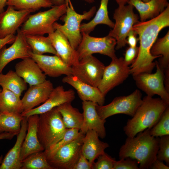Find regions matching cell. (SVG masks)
<instances>
[{
    "mask_svg": "<svg viewBox=\"0 0 169 169\" xmlns=\"http://www.w3.org/2000/svg\"><path fill=\"white\" fill-rule=\"evenodd\" d=\"M169 26V5L156 17L144 21H138L132 29L139 36L140 41L138 55L130 67V74L151 73L156 66L154 60L158 58L150 53L151 49L160 32Z\"/></svg>",
    "mask_w": 169,
    "mask_h": 169,
    "instance_id": "cell-1",
    "label": "cell"
},
{
    "mask_svg": "<svg viewBox=\"0 0 169 169\" xmlns=\"http://www.w3.org/2000/svg\"><path fill=\"white\" fill-rule=\"evenodd\" d=\"M150 130L139 132L133 137H127L120 148L119 159L129 157L137 161L139 169H150L156 159L159 137L151 136Z\"/></svg>",
    "mask_w": 169,
    "mask_h": 169,
    "instance_id": "cell-2",
    "label": "cell"
},
{
    "mask_svg": "<svg viewBox=\"0 0 169 169\" xmlns=\"http://www.w3.org/2000/svg\"><path fill=\"white\" fill-rule=\"evenodd\" d=\"M169 105L161 98H153L147 95L144 97L134 115L127 120L123 128L127 137H133L139 132L151 129Z\"/></svg>",
    "mask_w": 169,
    "mask_h": 169,
    "instance_id": "cell-3",
    "label": "cell"
},
{
    "mask_svg": "<svg viewBox=\"0 0 169 169\" xmlns=\"http://www.w3.org/2000/svg\"><path fill=\"white\" fill-rule=\"evenodd\" d=\"M39 116L38 138L44 150H48L62 138L67 128L57 107Z\"/></svg>",
    "mask_w": 169,
    "mask_h": 169,
    "instance_id": "cell-4",
    "label": "cell"
},
{
    "mask_svg": "<svg viewBox=\"0 0 169 169\" xmlns=\"http://www.w3.org/2000/svg\"><path fill=\"white\" fill-rule=\"evenodd\" d=\"M66 12L60 19L64 23L62 25L55 22L53 24L55 30H58L67 38L72 47L76 50L82 39L80 30L81 22L89 20L93 17L96 11L95 6L92 7L89 11H84L82 14L77 13L71 0H65Z\"/></svg>",
    "mask_w": 169,
    "mask_h": 169,
    "instance_id": "cell-5",
    "label": "cell"
},
{
    "mask_svg": "<svg viewBox=\"0 0 169 169\" xmlns=\"http://www.w3.org/2000/svg\"><path fill=\"white\" fill-rule=\"evenodd\" d=\"M65 4L53 6L47 10L30 14L19 30L24 35H44L50 34L55 30L54 23L66 12Z\"/></svg>",
    "mask_w": 169,
    "mask_h": 169,
    "instance_id": "cell-6",
    "label": "cell"
},
{
    "mask_svg": "<svg viewBox=\"0 0 169 169\" xmlns=\"http://www.w3.org/2000/svg\"><path fill=\"white\" fill-rule=\"evenodd\" d=\"M134 8L132 5L128 4L119 6L114 11L113 18L115 23L108 35L116 40L115 49L118 50L125 46L129 33L133 26L139 21V17L135 13Z\"/></svg>",
    "mask_w": 169,
    "mask_h": 169,
    "instance_id": "cell-7",
    "label": "cell"
},
{
    "mask_svg": "<svg viewBox=\"0 0 169 169\" xmlns=\"http://www.w3.org/2000/svg\"><path fill=\"white\" fill-rule=\"evenodd\" d=\"M142 101V94L137 89L127 96L115 98L107 105L100 106L97 104L96 109L98 115L103 120L119 114L133 117Z\"/></svg>",
    "mask_w": 169,
    "mask_h": 169,
    "instance_id": "cell-8",
    "label": "cell"
},
{
    "mask_svg": "<svg viewBox=\"0 0 169 169\" xmlns=\"http://www.w3.org/2000/svg\"><path fill=\"white\" fill-rule=\"evenodd\" d=\"M84 135L80 133L77 138L53 152L48 153L44 150L47 161L53 169H73L81 153Z\"/></svg>",
    "mask_w": 169,
    "mask_h": 169,
    "instance_id": "cell-9",
    "label": "cell"
},
{
    "mask_svg": "<svg viewBox=\"0 0 169 169\" xmlns=\"http://www.w3.org/2000/svg\"><path fill=\"white\" fill-rule=\"evenodd\" d=\"M81 34V41L76 49L79 60L95 53L106 55L111 59L117 57L115 53L116 41L113 38L109 35L99 38L83 32Z\"/></svg>",
    "mask_w": 169,
    "mask_h": 169,
    "instance_id": "cell-10",
    "label": "cell"
},
{
    "mask_svg": "<svg viewBox=\"0 0 169 169\" xmlns=\"http://www.w3.org/2000/svg\"><path fill=\"white\" fill-rule=\"evenodd\" d=\"M156 71L154 73L143 72L132 75L137 87L150 97L158 95L165 102L169 104V92L164 85V72L156 61Z\"/></svg>",
    "mask_w": 169,
    "mask_h": 169,
    "instance_id": "cell-11",
    "label": "cell"
},
{
    "mask_svg": "<svg viewBox=\"0 0 169 169\" xmlns=\"http://www.w3.org/2000/svg\"><path fill=\"white\" fill-rule=\"evenodd\" d=\"M105 66L92 55L87 56L71 66L72 75L83 82L97 87Z\"/></svg>",
    "mask_w": 169,
    "mask_h": 169,
    "instance_id": "cell-12",
    "label": "cell"
},
{
    "mask_svg": "<svg viewBox=\"0 0 169 169\" xmlns=\"http://www.w3.org/2000/svg\"><path fill=\"white\" fill-rule=\"evenodd\" d=\"M130 74V67L122 57L112 59L105 67L101 81L97 88L105 96L110 90L122 83Z\"/></svg>",
    "mask_w": 169,
    "mask_h": 169,
    "instance_id": "cell-13",
    "label": "cell"
},
{
    "mask_svg": "<svg viewBox=\"0 0 169 169\" xmlns=\"http://www.w3.org/2000/svg\"><path fill=\"white\" fill-rule=\"evenodd\" d=\"M75 97V92L73 90H66L63 86L59 85L54 88L48 99L43 104L21 114L27 118L34 115H39L64 103L71 102Z\"/></svg>",
    "mask_w": 169,
    "mask_h": 169,
    "instance_id": "cell-14",
    "label": "cell"
},
{
    "mask_svg": "<svg viewBox=\"0 0 169 169\" xmlns=\"http://www.w3.org/2000/svg\"><path fill=\"white\" fill-rule=\"evenodd\" d=\"M15 39L12 45L8 48L4 46L0 51V73L5 67L12 61L17 59H22L30 57L32 51L28 44L25 35L17 31Z\"/></svg>",
    "mask_w": 169,
    "mask_h": 169,
    "instance_id": "cell-15",
    "label": "cell"
},
{
    "mask_svg": "<svg viewBox=\"0 0 169 169\" xmlns=\"http://www.w3.org/2000/svg\"><path fill=\"white\" fill-rule=\"evenodd\" d=\"M31 12L17 10L10 5L0 14V38L14 34L28 18Z\"/></svg>",
    "mask_w": 169,
    "mask_h": 169,
    "instance_id": "cell-16",
    "label": "cell"
},
{
    "mask_svg": "<svg viewBox=\"0 0 169 169\" xmlns=\"http://www.w3.org/2000/svg\"><path fill=\"white\" fill-rule=\"evenodd\" d=\"M30 56L46 75L56 78L63 75H72L71 67L67 65L57 55H38L31 51Z\"/></svg>",
    "mask_w": 169,
    "mask_h": 169,
    "instance_id": "cell-17",
    "label": "cell"
},
{
    "mask_svg": "<svg viewBox=\"0 0 169 169\" xmlns=\"http://www.w3.org/2000/svg\"><path fill=\"white\" fill-rule=\"evenodd\" d=\"M97 104L90 101H82L83 121L79 131L85 134L89 130L95 131L99 137L103 139L106 136L105 124V120L101 119L97 110Z\"/></svg>",
    "mask_w": 169,
    "mask_h": 169,
    "instance_id": "cell-18",
    "label": "cell"
},
{
    "mask_svg": "<svg viewBox=\"0 0 169 169\" xmlns=\"http://www.w3.org/2000/svg\"><path fill=\"white\" fill-rule=\"evenodd\" d=\"M54 88L52 82L47 79L40 84L29 86L21 99L23 112L32 109L44 103Z\"/></svg>",
    "mask_w": 169,
    "mask_h": 169,
    "instance_id": "cell-19",
    "label": "cell"
},
{
    "mask_svg": "<svg viewBox=\"0 0 169 169\" xmlns=\"http://www.w3.org/2000/svg\"><path fill=\"white\" fill-rule=\"evenodd\" d=\"M56 50L57 55L70 66L77 64L79 60L76 50L71 46L68 40L60 31L55 30L48 36Z\"/></svg>",
    "mask_w": 169,
    "mask_h": 169,
    "instance_id": "cell-20",
    "label": "cell"
},
{
    "mask_svg": "<svg viewBox=\"0 0 169 169\" xmlns=\"http://www.w3.org/2000/svg\"><path fill=\"white\" fill-rule=\"evenodd\" d=\"M62 81L73 87L82 101H92L100 106L104 105L105 96L97 87L89 85L72 75H66Z\"/></svg>",
    "mask_w": 169,
    "mask_h": 169,
    "instance_id": "cell-21",
    "label": "cell"
},
{
    "mask_svg": "<svg viewBox=\"0 0 169 169\" xmlns=\"http://www.w3.org/2000/svg\"><path fill=\"white\" fill-rule=\"evenodd\" d=\"M39 118V115H34L27 118V132L21 147L20 156L21 161L32 153L44 150L38 136L37 126Z\"/></svg>",
    "mask_w": 169,
    "mask_h": 169,
    "instance_id": "cell-22",
    "label": "cell"
},
{
    "mask_svg": "<svg viewBox=\"0 0 169 169\" xmlns=\"http://www.w3.org/2000/svg\"><path fill=\"white\" fill-rule=\"evenodd\" d=\"M15 69L17 74L29 86L40 84L46 80V75L30 57L22 59L17 63Z\"/></svg>",
    "mask_w": 169,
    "mask_h": 169,
    "instance_id": "cell-23",
    "label": "cell"
},
{
    "mask_svg": "<svg viewBox=\"0 0 169 169\" xmlns=\"http://www.w3.org/2000/svg\"><path fill=\"white\" fill-rule=\"evenodd\" d=\"M27 127V118L24 117L21 123L20 131L17 135L16 142L5 156L0 166V169H21L22 161L20 156L21 147Z\"/></svg>",
    "mask_w": 169,
    "mask_h": 169,
    "instance_id": "cell-24",
    "label": "cell"
},
{
    "mask_svg": "<svg viewBox=\"0 0 169 169\" xmlns=\"http://www.w3.org/2000/svg\"><path fill=\"white\" fill-rule=\"evenodd\" d=\"M98 134L93 130L88 131L83 139L81 148L82 155L92 165L98 157L104 154L109 145L100 140Z\"/></svg>",
    "mask_w": 169,
    "mask_h": 169,
    "instance_id": "cell-25",
    "label": "cell"
},
{
    "mask_svg": "<svg viewBox=\"0 0 169 169\" xmlns=\"http://www.w3.org/2000/svg\"><path fill=\"white\" fill-rule=\"evenodd\" d=\"M128 4L132 5L138 12L141 21L155 18L162 12L169 5L168 0H129Z\"/></svg>",
    "mask_w": 169,
    "mask_h": 169,
    "instance_id": "cell-26",
    "label": "cell"
},
{
    "mask_svg": "<svg viewBox=\"0 0 169 169\" xmlns=\"http://www.w3.org/2000/svg\"><path fill=\"white\" fill-rule=\"evenodd\" d=\"M67 129L75 128L80 130L83 121V113L73 107L71 102L64 103L57 107Z\"/></svg>",
    "mask_w": 169,
    "mask_h": 169,
    "instance_id": "cell-27",
    "label": "cell"
},
{
    "mask_svg": "<svg viewBox=\"0 0 169 169\" xmlns=\"http://www.w3.org/2000/svg\"><path fill=\"white\" fill-rule=\"evenodd\" d=\"M109 0H101L100 7L96 12L94 18L87 23L81 24L80 30L89 34L92 31L96 26L100 24H104L113 28L114 23L109 18L108 10V4Z\"/></svg>",
    "mask_w": 169,
    "mask_h": 169,
    "instance_id": "cell-28",
    "label": "cell"
},
{
    "mask_svg": "<svg viewBox=\"0 0 169 169\" xmlns=\"http://www.w3.org/2000/svg\"><path fill=\"white\" fill-rule=\"evenodd\" d=\"M0 86L20 97L27 89V83L15 72L10 70L7 74L0 73Z\"/></svg>",
    "mask_w": 169,
    "mask_h": 169,
    "instance_id": "cell-29",
    "label": "cell"
},
{
    "mask_svg": "<svg viewBox=\"0 0 169 169\" xmlns=\"http://www.w3.org/2000/svg\"><path fill=\"white\" fill-rule=\"evenodd\" d=\"M3 112L19 114L23 112L20 97L5 89L0 91V112Z\"/></svg>",
    "mask_w": 169,
    "mask_h": 169,
    "instance_id": "cell-30",
    "label": "cell"
},
{
    "mask_svg": "<svg viewBox=\"0 0 169 169\" xmlns=\"http://www.w3.org/2000/svg\"><path fill=\"white\" fill-rule=\"evenodd\" d=\"M151 55L160 58L158 62L164 71L169 67V31L162 38L156 39L150 50Z\"/></svg>",
    "mask_w": 169,
    "mask_h": 169,
    "instance_id": "cell-31",
    "label": "cell"
},
{
    "mask_svg": "<svg viewBox=\"0 0 169 169\" xmlns=\"http://www.w3.org/2000/svg\"><path fill=\"white\" fill-rule=\"evenodd\" d=\"M25 36L33 53L41 55L49 53L57 55L56 52L48 36L37 35H27Z\"/></svg>",
    "mask_w": 169,
    "mask_h": 169,
    "instance_id": "cell-32",
    "label": "cell"
},
{
    "mask_svg": "<svg viewBox=\"0 0 169 169\" xmlns=\"http://www.w3.org/2000/svg\"><path fill=\"white\" fill-rule=\"evenodd\" d=\"M24 117L21 114L3 112H0V133L10 132L19 133Z\"/></svg>",
    "mask_w": 169,
    "mask_h": 169,
    "instance_id": "cell-33",
    "label": "cell"
},
{
    "mask_svg": "<svg viewBox=\"0 0 169 169\" xmlns=\"http://www.w3.org/2000/svg\"><path fill=\"white\" fill-rule=\"evenodd\" d=\"M6 5L12 6L17 10H28L31 13L42 8H50L53 6L49 0H8Z\"/></svg>",
    "mask_w": 169,
    "mask_h": 169,
    "instance_id": "cell-34",
    "label": "cell"
},
{
    "mask_svg": "<svg viewBox=\"0 0 169 169\" xmlns=\"http://www.w3.org/2000/svg\"><path fill=\"white\" fill-rule=\"evenodd\" d=\"M21 169H53L48 163L45 152L32 153L22 161Z\"/></svg>",
    "mask_w": 169,
    "mask_h": 169,
    "instance_id": "cell-35",
    "label": "cell"
},
{
    "mask_svg": "<svg viewBox=\"0 0 169 169\" xmlns=\"http://www.w3.org/2000/svg\"><path fill=\"white\" fill-rule=\"evenodd\" d=\"M149 133L151 136L155 137L169 135V106L162 113L156 123L150 129Z\"/></svg>",
    "mask_w": 169,
    "mask_h": 169,
    "instance_id": "cell-36",
    "label": "cell"
},
{
    "mask_svg": "<svg viewBox=\"0 0 169 169\" xmlns=\"http://www.w3.org/2000/svg\"><path fill=\"white\" fill-rule=\"evenodd\" d=\"M79 130L77 129H67L62 138L56 144L48 150H44L46 152H53L59 148L77 138L80 135Z\"/></svg>",
    "mask_w": 169,
    "mask_h": 169,
    "instance_id": "cell-37",
    "label": "cell"
},
{
    "mask_svg": "<svg viewBox=\"0 0 169 169\" xmlns=\"http://www.w3.org/2000/svg\"><path fill=\"white\" fill-rule=\"evenodd\" d=\"M156 159L165 161L167 166L169 165V135L159 137Z\"/></svg>",
    "mask_w": 169,
    "mask_h": 169,
    "instance_id": "cell-38",
    "label": "cell"
},
{
    "mask_svg": "<svg viewBox=\"0 0 169 169\" xmlns=\"http://www.w3.org/2000/svg\"><path fill=\"white\" fill-rule=\"evenodd\" d=\"M97 161L93 164L92 169H113L116 160L105 152L99 156Z\"/></svg>",
    "mask_w": 169,
    "mask_h": 169,
    "instance_id": "cell-39",
    "label": "cell"
},
{
    "mask_svg": "<svg viewBox=\"0 0 169 169\" xmlns=\"http://www.w3.org/2000/svg\"><path fill=\"white\" fill-rule=\"evenodd\" d=\"M138 164L136 160L127 157L118 161L116 160L113 169H139Z\"/></svg>",
    "mask_w": 169,
    "mask_h": 169,
    "instance_id": "cell-40",
    "label": "cell"
},
{
    "mask_svg": "<svg viewBox=\"0 0 169 169\" xmlns=\"http://www.w3.org/2000/svg\"><path fill=\"white\" fill-rule=\"evenodd\" d=\"M139 51V47H129L126 49L124 55V60L125 64L129 66L131 64L136 58Z\"/></svg>",
    "mask_w": 169,
    "mask_h": 169,
    "instance_id": "cell-41",
    "label": "cell"
},
{
    "mask_svg": "<svg viewBox=\"0 0 169 169\" xmlns=\"http://www.w3.org/2000/svg\"><path fill=\"white\" fill-rule=\"evenodd\" d=\"M73 169H92V165L81 152Z\"/></svg>",
    "mask_w": 169,
    "mask_h": 169,
    "instance_id": "cell-42",
    "label": "cell"
},
{
    "mask_svg": "<svg viewBox=\"0 0 169 169\" xmlns=\"http://www.w3.org/2000/svg\"><path fill=\"white\" fill-rule=\"evenodd\" d=\"M137 36V34L132 29L129 33L126 38V43L130 47H135L136 46L138 40Z\"/></svg>",
    "mask_w": 169,
    "mask_h": 169,
    "instance_id": "cell-43",
    "label": "cell"
},
{
    "mask_svg": "<svg viewBox=\"0 0 169 169\" xmlns=\"http://www.w3.org/2000/svg\"><path fill=\"white\" fill-rule=\"evenodd\" d=\"M16 36L14 34L8 35L3 38H0V51L7 44H12L15 40Z\"/></svg>",
    "mask_w": 169,
    "mask_h": 169,
    "instance_id": "cell-44",
    "label": "cell"
},
{
    "mask_svg": "<svg viewBox=\"0 0 169 169\" xmlns=\"http://www.w3.org/2000/svg\"><path fill=\"white\" fill-rule=\"evenodd\" d=\"M150 169H169L168 166L165 165L163 161L156 159L151 165Z\"/></svg>",
    "mask_w": 169,
    "mask_h": 169,
    "instance_id": "cell-45",
    "label": "cell"
},
{
    "mask_svg": "<svg viewBox=\"0 0 169 169\" xmlns=\"http://www.w3.org/2000/svg\"><path fill=\"white\" fill-rule=\"evenodd\" d=\"M164 85L167 91L169 92V67L164 70Z\"/></svg>",
    "mask_w": 169,
    "mask_h": 169,
    "instance_id": "cell-46",
    "label": "cell"
},
{
    "mask_svg": "<svg viewBox=\"0 0 169 169\" xmlns=\"http://www.w3.org/2000/svg\"><path fill=\"white\" fill-rule=\"evenodd\" d=\"M16 135H17L16 134L10 132L0 133V140L3 139L11 140Z\"/></svg>",
    "mask_w": 169,
    "mask_h": 169,
    "instance_id": "cell-47",
    "label": "cell"
},
{
    "mask_svg": "<svg viewBox=\"0 0 169 169\" xmlns=\"http://www.w3.org/2000/svg\"><path fill=\"white\" fill-rule=\"evenodd\" d=\"M54 6H59L65 4V0H49Z\"/></svg>",
    "mask_w": 169,
    "mask_h": 169,
    "instance_id": "cell-48",
    "label": "cell"
},
{
    "mask_svg": "<svg viewBox=\"0 0 169 169\" xmlns=\"http://www.w3.org/2000/svg\"><path fill=\"white\" fill-rule=\"evenodd\" d=\"M8 0H0V14L3 12L4 8L6 5V3Z\"/></svg>",
    "mask_w": 169,
    "mask_h": 169,
    "instance_id": "cell-49",
    "label": "cell"
},
{
    "mask_svg": "<svg viewBox=\"0 0 169 169\" xmlns=\"http://www.w3.org/2000/svg\"><path fill=\"white\" fill-rule=\"evenodd\" d=\"M115 0L118 6H122L126 5L129 1V0Z\"/></svg>",
    "mask_w": 169,
    "mask_h": 169,
    "instance_id": "cell-50",
    "label": "cell"
},
{
    "mask_svg": "<svg viewBox=\"0 0 169 169\" xmlns=\"http://www.w3.org/2000/svg\"><path fill=\"white\" fill-rule=\"evenodd\" d=\"M89 3H92L95 2L94 0H82Z\"/></svg>",
    "mask_w": 169,
    "mask_h": 169,
    "instance_id": "cell-51",
    "label": "cell"
},
{
    "mask_svg": "<svg viewBox=\"0 0 169 169\" xmlns=\"http://www.w3.org/2000/svg\"><path fill=\"white\" fill-rule=\"evenodd\" d=\"M142 0V1L144 2H146L149 1L150 0Z\"/></svg>",
    "mask_w": 169,
    "mask_h": 169,
    "instance_id": "cell-52",
    "label": "cell"
},
{
    "mask_svg": "<svg viewBox=\"0 0 169 169\" xmlns=\"http://www.w3.org/2000/svg\"><path fill=\"white\" fill-rule=\"evenodd\" d=\"M1 90H2L1 89H0V91H1Z\"/></svg>",
    "mask_w": 169,
    "mask_h": 169,
    "instance_id": "cell-53",
    "label": "cell"
}]
</instances>
